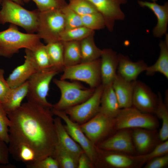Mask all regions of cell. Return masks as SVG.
Segmentation results:
<instances>
[{"label": "cell", "instance_id": "d590c367", "mask_svg": "<svg viewBox=\"0 0 168 168\" xmlns=\"http://www.w3.org/2000/svg\"><path fill=\"white\" fill-rule=\"evenodd\" d=\"M168 154V140L162 142L149 152L144 155H136L137 160L143 165L156 157Z\"/></svg>", "mask_w": 168, "mask_h": 168}, {"label": "cell", "instance_id": "83f0119b", "mask_svg": "<svg viewBox=\"0 0 168 168\" xmlns=\"http://www.w3.org/2000/svg\"><path fill=\"white\" fill-rule=\"evenodd\" d=\"M45 48L49 59L53 68L63 71L64 64V46L62 41L49 43Z\"/></svg>", "mask_w": 168, "mask_h": 168}, {"label": "cell", "instance_id": "bcb514c9", "mask_svg": "<svg viewBox=\"0 0 168 168\" xmlns=\"http://www.w3.org/2000/svg\"><path fill=\"white\" fill-rule=\"evenodd\" d=\"M152 2H156L158 0H150Z\"/></svg>", "mask_w": 168, "mask_h": 168}, {"label": "cell", "instance_id": "9c48e42d", "mask_svg": "<svg viewBox=\"0 0 168 168\" xmlns=\"http://www.w3.org/2000/svg\"><path fill=\"white\" fill-rule=\"evenodd\" d=\"M80 127L86 137L95 146L116 131L115 119L99 112Z\"/></svg>", "mask_w": 168, "mask_h": 168}, {"label": "cell", "instance_id": "30bf717a", "mask_svg": "<svg viewBox=\"0 0 168 168\" xmlns=\"http://www.w3.org/2000/svg\"><path fill=\"white\" fill-rule=\"evenodd\" d=\"M104 86L96 87L92 96L83 102L69 108L64 111L72 121L79 124L86 122L99 112Z\"/></svg>", "mask_w": 168, "mask_h": 168}, {"label": "cell", "instance_id": "9a60e30c", "mask_svg": "<svg viewBox=\"0 0 168 168\" xmlns=\"http://www.w3.org/2000/svg\"><path fill=\"white\" fill-rule=\"evenodd\" d=\"M88 0L102 15L105 21V26L109 31H113L116 21L125 19V14L120 6L126 3L127 0Z\"/></svg>", "mask_w": 168, "mask_h": 168}, {"label": "cell", "instance_id": "5bb4252c", "mask_svg": "<svg viewBox=\"0 0 168 168\" xmlns=\"http://www.w3.org/2000/svg\"><path fill=\"white\" fill-rule=\"evenodd\" d=\"M158 96L146 85L139 81L134 82L132 106L144 113L154 114L158 103Z\"/></svg>", "mask_w": 168, "mask_h": 168}, {"label": "cell", "instance_id": "e575fe53", "mask_svg": "<svg viewBox=\"0 0 168 168\" xmlns=\"http://www.w3.org/2000/svg\"><path fill=\"white\" fill-rule=\"evenodd\" d=\"M69 1L68 6L81 16L98 12L95 7L88 0Z\"/></svg>", "mask_w": 168, "mask_h": 168}, {"label": "cell", "instance_id": "d6a6232c", "mask_svg": "<svg viewBox=\"0 0 168 168\" xmlns=\"http://www.w3.org/2000/svg\"><path fill=\"white\" fill-rule=\"evenodd\" d=\"M94 31L83 26L65 30L60 35L59 41L63 42L81 41Z\"/></svg>", "mask_w": 168, "mask_h": 168}, {"label": "cell", "instance_id": "ffe728a7", "mask_svg": "<svg viewBox=\"0 0 168 168\" xmlns=\"http://www.w3.org/2000/svg\"><path fill=\"white\" fill-rule=\"evenodd\" d=\"M139 5L142 7H146L151 10L156 16L157 24L152 30L153 36L161 38L166 34L168 24V2L160 5L156 2H149L138 0Z\"/></svg>", "mask_w": 168, "mask_h": 168}, {"label": "cell", "instance_id": "ac0fdd59", "mask_svg": "<svg viewBox=\"0 0 168 168\" xmlns=\"http://www.w3.org/2000/svg\"><path fill=\"white\" fill-rule=\"evenodd\" d=\"M25 61L15 68L7 79L11 88L17 87L26 81L37 72L28 49H25Z\"/></svg>", "mask_w": 168, "mask_h": 168}, {"label": "cell", "instance_id": "4fadbf2b", "mask_svg": "<svg viewBox=\"0 0 168 168\" xmlns=\"http://www.w3.org/2000/svg\"><path fill=\"white\" fill-rule=\"evenodd\" d=\"M96 146L103 150L115 151L131 155H137L133 142L132 129L117 130Z\"/></svg>", "mask_w": 168, "mask_h": 168}, {"label": "cell", "instance_id": "2e32d148", "mask_svg": "<svg viewBox=\"0 0 168 168\" xmlns=\"http://www.w3.org/2000/svg\"><path fill=\"white\" fill-rule=\"evenodd\" d=\"M132 129L133 142L137 155H144L149 152L162 142L157 129Z\"/></svg>", "mask_w": 168, "mask_h": 168}, {"label": "cell", "instance_id": "603a6c76", "mask_svg": "<svg viewBox=\"0 0 168 168\" xmlns=\"http://www.w3.org/2000/svg\"><path fill=\"white\" fill-rule=\"evenodd\" d=\"M121 109L112 86V83L104 86L99 112L115 118Z\"/></svg>", "mask_w": 168, "mask_h": 168}, {"label": "cell", "instance_id": "52a82bcc", "mask_svg": "<svg viewBox=\"0 0 168 168\" xmlns=\"http://www.w3.org/2000/svg\"><path fill=\"white\" fill-rule=\"evenodd\" d=\"M63 71L60 78L61 80L81 81L94 89L101 84L100 58L64 67Z\"/></svg>", "mask_w": 168, "mask_h": 168}, {"label": "cell", "instance_id": "f35d334b", "mask_svg": "<svg viewBox=\"0 0 168 168\" xmlns=\"http://www.w3.org/2000/svg\"><path fill=\"white\" fill-rule=\"evenodd\" d=\"M10 121L2 104L0 103V139L6 143H9V128Z\"/></svg>", "mask_w": 168, "mask_h": 168}, {"label": "cell", "instance_id": "7402d4cb", "mask_svg": "<svg viewBox=\"0 0 168 168\" xmlns=\"http://www.w3.org/2000/svg\"><path fill=\"white\" fill-rule=\"evenodd\" d=\"M57 145L65 150L79 156L84 151L71 137L62 122L61 119L57 117L54 119Z\"/></svg>", "mask_w": 168, "mask_h": 168}, {"label": "cell", "instance_id": "7a4b0ae2", "mask_svg": "<svg viewBox=\"0 0 168 168\" xmlns=\"http://www.w3.org/2000/svg\"><path fill=\"white\" fill-rule=\"evenodd\" d=\"M36 34L20 32L17 26L11 24L0 32V56L10 58L22 49L33 50L41 43Z\"/></svg>", "mask_w": 168, "mask_h": 168}, {"label": "cell", "instance_id": "7c38bea8", "mask_svg": "<svg viewBox=\"0 0 168 168\" xmlns=\"http://www.w3.org/2000/svg\"><path fill=\"white\" fill-rule=\"evenodd\" d=\"M97 156L95 167L111 168H138L143 165L135 155L100 149L96 146Z\"/></svg>", "mask_w": 168, "mask_h": 168}, {"label": "cell", "instance_id": "8d00e7d4", "mask_svg": "<svg viewBox=\"0 0 168 168\" xmlns=\"http://www.w3.org/2000/svg\"><path fill=\"white\" fill-rule=\"evenodd\" d=\"M32 1L40 12L52 10H61L68 5L66 0H24L25 2Z\"/></svg>", "mask_w": 168, "mask_h": 168}, {"label": "cell", "instance_id": "4316f807", "mask_svg": "<svg viewBox=\"0 0 168 168\" xmlns=\"http://www.w3.org/2000/svg\"><path fill=\"white\" fill-rule=\"evenodd\" d=\"M95 31L80 41L81 63L91 62L100 58L102 49L96 45L94 40Z\"/></svg>", "mask_w": 168, "mask_h": 168}, {"label": "cell", "instance_id": "44dd1931", "mask_svg": "<svg viewBox=\"0 0 168 168\" xmlns=\"http://www.w3.org/2000/svg\"><path fill=\"white\" fill-rule=\"evenodd\" d=\"M112 86L120 108L132 106L134 82L127 81L117 74L112 83Z\"/></svg>", "mask_w": 168, "mask_h": 168}, {"label": "cell", "instance_id": "d4e9b609", "mask_svg": "<svg viewBox=\"0 0 168 168\" xmlns=\"http://www.w3.org/2000/svg\"><path fill=\"white\" fill-rule=\"evenodd\" d=\"M9 153L15 160L23 162L26 165L36 161L35 153L29 146L12 141H9Z\"/></svg>", "mask_w": 168, "mask_h": 168}, {"label": "cell", "instance_id": "ba28073f", "mask_svg": "<svg viewBox=\"0 0 168 168\" xmlns=\"http://www.w3.org/2000/svg\"><path fill=\"white\" fill-rule=\"evenodd\" d=\"M115 119L116 130L134 128L156 129L159 125L157 117L152 114L142 112L133 106L121 109Z\"/></svg>", "mask_w": 168, "mask_h": 168}, {"label": "cell", "instance_id": "b9f144b4", "mask_svg": "<svg viewBox=\"0 0 168 168\" xmlns=\"http://www.w3.org/2000/svg\"><path fill=\"white\" fill-rule=\"evenodd\" d=\"M144 168H163L168 165V154L155 158L146 163Z\"/></svg>", "mask_w": 168, "mask_h": 168}, {"label": "cell", "instance_id": "7bdbcfd3", "mask_svg": "<svg viewBox=\"0 0 168 168\" xmlns=\"http://www.w3.org/2000/svg\"><path fill=\"white\" fill-rule=\"evenodd\" d=\"M9 154L6 143L0 139V164L7 165L9 163Z\"/></svg>", "mask_w": 168, "mask_h": 168}, {"label": "cell", "instance_id": "277c9868", "mask_svg": "<svg viewBox=\"0 0 168 168\" xmlns=\"http://www.w3.org/2000/svg\"><path fill=\"white\" fill-rule=\"evenodd\" d=\"M53 82L59 89L61 96L59 101L53 105L52 108L64 111L80 104L91 97L95 88H86L77 82L54 79Z\"/></svg>", "mask_w": 168, "mask_h": 168}, {"label": "cell", "instance_id": "8992f818", "mask_svg": "<svg viewBox=\"0 0 168 168\" xmlns=\"http://www.w3.org/2000/svg\"><path fill=\"white\" fill-rule=\"evenodd\" d=\"M65 28V18L61 10L39 11L36 32L47 44L59 41Z\"/></svg>", "mask_w": 168, "mask_h": 168}, {"label": "cell", "instance_id": "74e56055", "mask_svg": "<svg viewBox=\"0 0 168 168\" xmlns=\"http://www.w3.org/2000/svg\"><path fill=\"white\" fill-rule=\"evenodd\" d=\"M61 10L65 18V30L83 26L81 16L72 9L68 5Z\"/></svg>", "mask_w": 168, "mask_h": 168}, {"label": "cell", "instance_id": "3957f363", "mask_svg": "<svg viewBox=\"0 0 168 168\" xmlns=\"http://www.w3.org/2000/svg\"><path fill=\"white\" fill-rule=\"evenodd\" d=\"M0 24L6 23L18 26L28 33L36 32L39 11L28 10L11 0H0Z\"/></svg>", "mask_w": 168, "mask_h": 168}, {"label": "cell", "instance_id": "7dc6e473", "mask_svg": "<svg viewBox=\"0 0 168 168\" xmlns=\"http://www.w3.org/2000/svg\"></svg>", "mask_w": 168, "mask_h": 168}, {"label": "cell", "instance_id": "484cf974", "mask_svg": "<svg viewBox=\"0 0 168 168\" xmlns=\"http://www.w3.org/2000/svg\"><path fill=\"white\" fill-rule=\"evenodd\" d=\"M28 86L27 81L17 87L11 88L6 101L2 104L7 114L15 110L21 106L23 100L27 96Z\"/></svg>", "mask_w": 168, "mask_h": 168}, {"label": "cell", "instance_id": "836d02e7", "mask_svg": "<svg viewBox=\"0 0 168 168\" xmlns=\"http://www.w3.org/2000/svg\"><path fill=\"white\" fill-rule=\"evenodd\" d=\"M81 17L83 26L93 31L105 27L104 18L99 12L81 16Z\"/></svg>", "mask_w": 168, "mask_h": 168}, {"label": "cell", "instance_id": "d6986e66", "mask_svg": "<svg viewBox=\"0 0 168 168\" xmlns=\"http://www.w3.org/2000/svg\"><path fill=\"white\" fill-rule=\"evenodd\" d=\"M118 65L117 74L124 80L133 82L138 76L145 71L148 66L143 60L132 61L129 57L122 54H118Z\"/></svg>", "mask_w": 168, "mask_h": 168}, {"label": "cell", "instance_id": "f1b7e54d", "mask_svg": "<svg viewBox=\"0 0 168 168\" xmlns=\"http://www.w3.org/2000/svg\"><path fill=\"white\" fill-rule=\"evenodd\" d=\"M63 42L64 67L72 66L81 63L80 41Z\"/></svg>", "mask_w": 168, "mask_h": 168}, {"label": "cell", "instance_id": "e0dca14e", "mask_svg": "<svg viewBox=\"0 0 168 168\" xmlns=\"http://www.w3.org/2000/svg\"><path fill=\"white\" fill-rule=\"evenodd\" d=\"M100 59L101 84L104 86L112 84L117 75L118 54L111 49H105Z\"/></svg>", "mask_w": 168, "mask_h": 168}, {"label": "cell", "instance_id": "f546056e", "mask_svg": "<svg viewBox=\"0 0 168 168\" xmlns=\"http://www.w3.org/2000/svg\"><path fill=\"white\" fill-rule=\"evenodd\" d=\"M29 49L38 71L53 68L46 50L45 45L41 43L34 49Z\"/></svg>", "mask_w": 168, "mask_h": 168}, {"label": "cell", "instance_id": "6da1fadb", "mask_svg": "<svg viewBox=\"0 0 168 168\" xmlns=\"http://www.w3.org/2000/svg\"><path fill=\"white\" fill-rule=\"evenodd\" d=\"M7 114L9 141L30 147L36 161L52 156L57 140L51 109L27 101Z\"/></svg>", "mask_w": 168, "mask_h": 168}, {"label": "cell", "instance_id": "1f68e13d", "mask_svg": "<svg viewBox=\"0 0 168 168\" xmlns=\"http://www.w3.org/2000/svg\"><path fill=\"white\" fill-rule=\"evenodd\" d=\"M158 103L154 114L162 122V126L158 132L161 140L164 141L168 138V106L163 101L160 93L158 94Z\"/></svg>", "mask_w": 168, "mask_h": 168}, {"label": "cell", "instance_id": "cb8c5ba5", "mask_svg": "<svg viewBox=\"0 0 168 168\" xmlns=\"http://www.w3.org/2000/svg\"><path fill=\"white\" fill-rule=\"evenodd\" d=\"M164 40H161L159 46L160 52L156 62L152 65L148 66L146 74L152 76L156 72H159L168 79V34L165 35Z\"/></svg>", "mask_w": 168, "mask_h": 168}, {"label": "cell", "instance_id": "4dcf8cb0", "mask_svg": "<svg viewBox=\"0 0 168 168\" xmlns=\"http://www.w3.org/2000/svg\"><path fill=\"white\" fill-rule=\"evenodd\" d=\"M58 162L60 168H77L79 156L56 145L53 156Z\"/></svg>", "mask_w": 168, "mask_h": 168}, {"label": "cell", "instance_id": "ee69618b", "mask_svg": "<svg viewBox=\"0 0 168 168\" xmlns=\"http://www.w3.org/2000/svg\"><path fill=\"white\" fill-rule=\"evenodd\" d=\"M94 166L88 155L84 152L80 155L77 168H92Z\"/></svg>", "mask_w": 168, "mask_h": 168}, {"label": "cell", "instance_id": "60d3db41", "mask_svg": "<svg viewBox=\"0 0 168 168\" xmlns=\"http://www.w3.org/2000/svg\"><path fill=\"white\" fill-rule=\"evenodd\" d=\"M4 70L0 68V103L2 104L6 101L11 90L4 78Z\"/></svg>", "mask_w": 168, "mask_h": 168}, {"label": "cell", "instance_id": "f6af8a7d", "mask_svg": "<svg viewBox=\"0 0 168 168\" xmlns=\"http://www.w3.org/2000/svg\"><path fill=\"white\" fill-rule=\"evenodd\" d=\"M18 4L21 5H23L24 4V0H11Z\"/></svg>", "mask_w": 168, "mask_h": 168}, {"label": "cell", "instance_id": "5b68a950", "mask_svg": "<svg viewBox=\"0 0 168 168\" xmlns=\"http://www.w3.org/2000/svg\"><path fill=\"white\" fill-rule=\"evenodd\" d=\"M60 72L52 68L38 71L33 74L28 80L27 101L52 109L53 105L48 102L47 96L49 85L54 77Z\"/></svg>", "mask_w": 168, "mask_h": 168}, {"label": "cell", "instance_id": "ab89813d", "mask_svg": "<svg viewBox=\"0 0 168 168\" xmlns=\"http://www.w3.org/2000/svg\"><path fill=\"white\" fill-rule=\"evenodd\" d=\"M28 168H60L57 161L52 156L26 165Z\"/></svg>", "mask_w": 168, "mask_h": 168}, {"label": "cell", "instance_id": "8fae6325", "mask_svg": "<svg viewBox=\"0 0 168 168\" xmlns=\"http://www.w3.org/2000/svg\"><path fill=\"white\" fill-rule=\"evenodd\" d=\"M51 110L54 115L59 117L65 122V124L64 125L67 131L88 155L95 167L97 156L96 146L86 137L80 125L72 120L64 111L53 108Z\"/></svg>", "mask_w": 168, "mask_h": 168}]
</instances>
